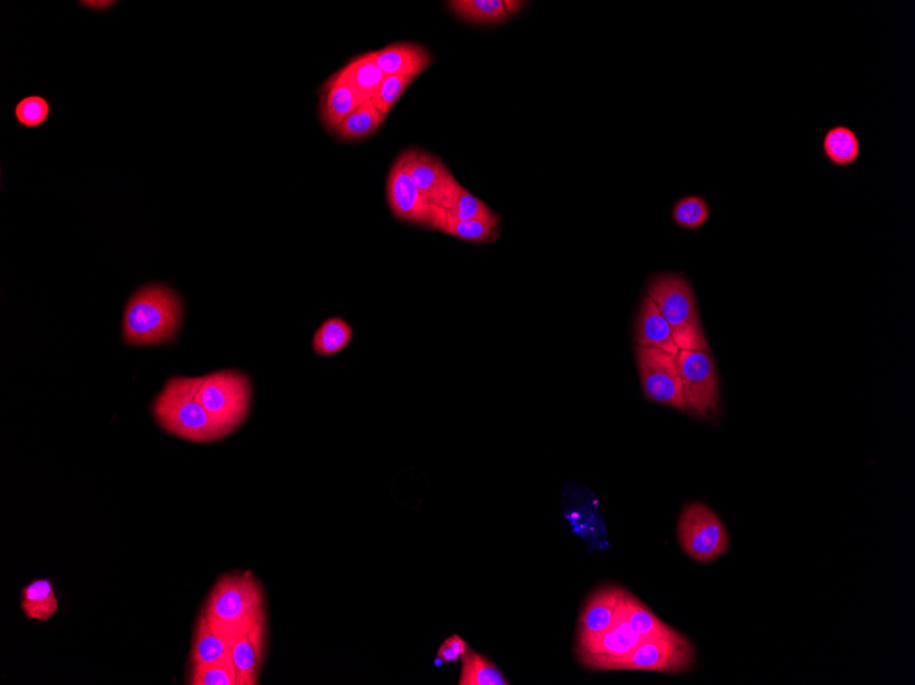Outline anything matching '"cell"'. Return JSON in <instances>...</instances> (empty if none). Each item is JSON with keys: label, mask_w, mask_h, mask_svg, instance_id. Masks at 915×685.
I'll return each instance as SVG.
<instances>
[{"label": "cell", "mask_w": 915, "mask_h": 685, "mask_svg": "<svg viewBox=\"0 0 915 685\" xmlns=\"http://www.w3.org/2000/svg\"><path fill=\"white\" fill-rule=\"evenodd\" d=\"M448 4L458 19L473 24H499L517 14L524 6L523 2L507 0H453Z\"/></svg>", "instance_id": "d6986e66"}, {"label": "cell", "mask_w": 915, "mask_h": 685, "mask_svg": "<svg viewBox=\"0 0 915 685\" xmlns=\"http://www.w3.org/2000/svg\"><path fill=\"white\" fill-rule=\"evenodd\" d=\"M230 645L227 639L213 630L206 616L201 613L194 631V641H192L191 666L213 664L225 659L230 654Z\"/></svg>", "instance_id": "cb8c5ba5"}, {"label": "cell", "mask_w": 915, "mask_h": 685, "mask_svg": "<svg viewBox=\"0 0 915 685\" xmlns=\"http://www.w3.org/2000/svg\"><path fill=\"white\" fill-rule=\"evenodd\" d=\"M194 382L197 400L223 427L234 433L247 421L252 387L246 373L218 371L194 378Z\"/></svg>", "instance_id": "5b68a950"}, {"label": "cell", "mask_w": 915, "mask_h": 685, "mask_svg": "<svg viewBox=\"0 0 915 685\" xmlns=\"http://www.w3.org/2000/svg\"><path fill=\"white\" fill-rule=\"evenodd\" d=\"M353 327L341 318H331L322 323L314 333L313 350L320 356L341 354L353 341Z\"/></svg>", "instance_id": "4316f807"}, {"label": "cell", "mask_w": 915, "mask_h": 685, "mask_svg": "<svg viewBox=\"0 0 915 685\" xmlns=\"http://www.w3.org/2000/svg\"><path fill=\"white\" fill-rule=\"evenodd\" d=\"M50 112V101L43 96L32 95L17 104L14 117L22 128L36 129L47 122Z\"/></svg>", "instance_id": "4dcf8cb0"}, {"label": "cell", "mask_w": 915, "mask_h": 685, "mask_svg": "<svg viewBox=\"0 0 915 685\" xmlns=\"http://www.w3.org/2000/svg\"><path fill=\"white\" fill-rule=\"evenodd\" d=\"M635 352L644 395L653 403L686 412L677 355L637 345Z\"/></svg>", "instance_id": "9c48e42d"}, {"label": "cell", "mask_w": 915, "mask_h": 685, "mask_svg": "<svg viewBox=\"0 0 915 685\" xmlns=\"http://www.w3.org/2000/svg\"><path fill=\"white\" fill-rule=\"evenodd\" d=\"M83 8L92 9L94 11H107L116 4V2H78Z\"/></svg>", "instance_id": "836d02e7"}, {"label": "cell", "mask_w": 915, "mask_h": 685, "mask_svg": "<svg viewBox=\"0 0 915 685\" xmlns=\"http://www.w3.org/2000/svg\"><path fill=\"white\" fill-rule=\"evenodd\" d=\"M189 684L191 685H237V672L228 654L213 664L191 666Z\"/></svg>", "instance_id": "83f0119b"}, {"label": "cell", "mask_w": 915, "mask_h": 685, "mask_svg": "<svg viewBox=\"0 0 915 685\" xmlns=\"http://www.w3.org/2000/svg\"><path fill=\"white\" fill-rule=\"evenodd\" d=\"M337 75L365 104L366 101H370L378 85L386 77L377 65L375 51L357 56V58L348 62L342 70L337 72Z\"/></svg>", "instance_id": "ffe728a7"}, {"label": "cell", "mask_w": 915, "mask_h": 685, "mask_svg": "<svg viewBox=\"0 0 915 685\" xmlns=\"http://www.w3.org/2000/svg\"><path fill=\"white\" fill-rule=\"evenodd\" d=\"M416 81L415 77L386 76L375 95L372 96V104L383 117H387L402 98L406 89Z\"/></svg>", "instance_id": "f546056e"}, {"label": "cell", "mask_w": 915, "mask_h": 685, "mask_svg": "<svg viewBox=\"0 0 915 685\" xmlns=\"http://www.w3.org/2000/svg\"><path fill=\"white\" fill-rule=\"evenodd\" d=\"M460 685H508L507 678L499 667L488 660L487 656L467 649L462 656Z\"/></svg>", "instance_id": "d4e9b609"}, {"label": "cell", "mask_w": 915, "mask_h": 685, "mask_svg": "<svg viewBox=\"0 0 915 685\" xmlns=\"http://www.w3.org/2000/svg\"><path fill=\"white\" fill-rule=\"evenodd\" d=\"M642 641L643 639L632 631L620 606L614 624L591 641L575 645V654L586 670L617 672L621 662Z\"/></svg>", "instance_id": "30bf717a"}, {"label": "cell", "mask_w": 915, "mask_h": 685, "mask_svg": "<svg viewBox=\"0 0 915 685\" xmlns=\"http://www.w3.org/2000/svg\"><path fill=\"white\" fill-rule=\"evenodd\" d=\"M637 347L655 348L670 355H679L674 333L657 305L648 296L642 300L635 328Z\"/></svg>", "instance_id": "e0dca14e"}, {"label": "cell", "mask_w": 915, "mask_h": 685, "mask_svg": "<svg viewBox=\"0 0 915 685\" xmlns=\"http://www.w3.org/2000/svg\"><path fill=\"white\" fill-rule=\"evenodd\" d=\"M20 608L28 620L44 622L53 619L60 609L53 581L37 579L22 588Z\"/></svg>", "instance_id": "603a6c76"}, {"label": "cell", "mask_w": 915, "mask_h": 685, "mask_svg": "<svg viewBox=\"0 0 915 685\" xmlns=\"http://www.w3.org/2000/svg\"><path fill=\"white\" fill-rule=\"evenodd\" d=\"M695 648L685 635L646 638L625 656L618 671L658 672L676 675L692 670Z\"/></svg>", "instance_id": "ba28073f"}, {"label": "cell", "mask_w": 915, "mask_h": 685, "mask_svg": "<svg viewBox=\"0 0 915 685\" xmlns=\"http://www.w3.org/2000/svg\"><path fill=\"white\" fill-rule=\"evenodd\" d=\"M378 67L386 76L415 77L432 65L433 56L426 47L415 43L389 44L375 51Z\"/></svg>", "instance_id": "9a60e30c"}, {"label": "cell", "mask_w": 915, "mask_h": 685, "mask_svg": "<svg viewBox=\"0 0 915 685\" xmlns=\"http://www.w3.org/2000/svg\"><path fill=\"white\" fill-rule=\"evenodd\" d=\"M384 121L386 117L377 111L372 101H366L353 115H349L333 134L344 141L363 140L377 132Z\"/></svg>", "instance_id": "484cf974"}, {"label": "cell", "mask_w": 915, "mask_h": 685, "mask_svg": "<svg viewBox=\"0 0 915 685\" xmlns=\"http://www.w3.org/2000/svg\"><path fill=\"white\" fill-rule=\"evenodd\" d=\"M183 319V302L176 291L162 283L141 286L123 311V341L137 347L171 341Z\"/></svg>", "instance_id": "7a4b0ae2"}, {"label": "cell", "mask_w": 915, "mask_h": 685, "mask_svg": "<svg viewBox=\"0 0 915 685\" xmlns=\"http://www.w3.org/2000/svg\"><path fill=\"white\" fill-rule=\"evenodd\" d=\"M364 104L365 101L335 73L320 89L321 122L333 133Z\"/></svg>", "instance_id": "2e32d148"}, {"label": "cell", "mask_w": 915, "mask_h": 685, "mask_svg": "<svg viewBox=\"0 0 915 685\" xmlns=\"http://www.w3.org/2000/svg\"><path fill=\"white\" fill-rule=\"evenodd\" d=\"M152 412L166 433L191 443H216L232 434L197 400L194 378L169 379L157 395Z\"/></svg>", "instance_id": "3957f363"}, {"label": "cell", "mask_w": 915, "mask_h": 685, "mask_svg": "<svg viewBox=\"0 0 915 685\" xmlns=\"http://www.w3.org/2000/svg\"><path fill=\"white\" fill-rule=\"evenodd\" d=\"M467 649V643L460 635L450 637L440 645L438 660L444 662V664H454V662L462 660Z\"/></svg>", "instance_id": "d6a6232c"}, {"label": "cell", "mask_w": 915, "mask_h": 685, "mask_svg": "<svg viewBox=\"0 0 915 685\" xmlns=\"http://www.w3.org/2000/svg\"><path fill=\"white\" fill-rule=\"evenodd\" d=\"M646 289L647 296L669 323L680 350L711 352L700 323L697 298L691 283L685 276L674 273L657 274L648 280Z\"/></svg>", "instance_id": "277c9868"}, {"label": "cell", "mask_w": 915, "mask_h": 685, "mask_svg": "<svg viewBox=\"0 0 915 685\" xmlns=\"http://www.w3.org/2000/svg\"><path fill=\"white\" fill-rule=\"evenodd\" d=\"M387 200L395 218L412 225L431 224L433 206L417 188L403 166L402 161L395 162L388 175Z\"/></svg>", "instance_id": "7c38bea8"}, {"label": "cell", "mask_w": 915, "mask_h": 685, "mask_svg": "<svg viewBox=\"0 0 915 685\" xmlns=\"http://www.w3.org/2000/svg\"><path fill=\"white\" fill-rule=\"evenodd\" d=\"M267 616L246 635L230 645V655L237 672V685H256L261 675L267 651Z\"/></svg>", "instance_id": "5bb4252c"}, {"label": "cell", "mask_w": 915, "mask_h": 685, "mask_svg": "<svg viewBox=\"0 0 915 685\" xmlns=\"http://www.w3.org/2000/svg\"><path fill=\"white\" fill-rule=\"evenodd\" d=\"M677 536L687 556L700 564L713 563L724 556L731 543L719 514L702 502H691L682 509Z\"/></svg>", "instance_id": "8992f818"}, {"label": "cell", "mask_w": 915, "mask_h": 685, "mask_svg": "<svg viewBox=\"0 0 915 685\" xmlns=\"http://www.w3.org/2000/svg\"><path fill=\"white\" fill-rule=\"evenodd\" d=\"M202 613L214 631L234 643L267 616L261 581L251 570L223 575L208 594Z\"/></svg>", "instance_id": "6da1fadb"}, {"label": "cell", "mask_w": 915, "mask_h": 685, "mask_svg": "<svg viewBox=\"0 0 915 685\" xmlns=\"http://www.w3.org/2000/svg\"><path fill=\"white\" fill-rule=\"evenodd\" d=\"M500 218L494 220H460L451 217L448 209L433 206L429 228L472 243L495 242L500 237Z\"/></svg>", "instance_id": "ac0fdd59"}, {"label": "cell", "mask_w": 915, "mask_h": 685, "mask_svg": "<svg viewBox=\"0 0 915 685\" xmlns=\"http://www.w3.org/2000/svg\"><path fill=\"white\" fill-rule=\"evenodd\" d=\"M621 608H623L625 620L632 631L636 632L642 639L676 637L680 633L665 624L647 605H644L629 591L625 590Z\"/></svg>", "instance_id": "7402d4cb"}, {"label": "cell", "mask_w": 915, "mask_h": 685, "mask_svg": "<svg viewBox=\"0 0 915 685\" xmlns=\"http://www.w3.org/2000/svg\"><path fill=\"white\" fill-rule=\"evenodd\" d=\"M822 152L825 160L833 166L849 168L860 161L861 141L850 127L836 124L824 134Z\"/></svg>", "instance_id": "44dd1931"}, {"label": "cell", "mask_w": 915, "mask_h": 685, "mask_svg": "<svg viewBox=\"0 0 915 685\" xmlns=\"http://www.w3.org/2000/svg\"><path fill=\"white\" fill-rule=\"evenodd\" d=\"M624 592L625 588L609 585L591 594L580 613L578 644L591 641L614 624Z\"/></svg>", "instance_id": "4fadbf2b"}, {"label": "cell", "mask_w": 915, "mask_h": 685, "mask_svg": "<svg viewBox=\"0 0 915 685\" xmlns=\"http://www.w3.org/2000/svg\"><path fill=\"white\" fill-rule=\"evenodd\" d=\"M682 398L689 415L706 417L719 411L720 384L711 352L680 350L677 355Z\"/></svg>", "instance_id": "52a82bcc"}, {"label": "cell", "mask_w": 915, "mask_h": 685, "mask_svg": "<svg viewBox=\"0 0 915 685\" xmlns=\"http://www.w3.org/2000/svg\"><path fill=\"white\" fill-rule=\"evenodd\" d=\"M448 213L451 217L460 220H494L498 218V215H495L487 204L472 195L463 186Z\"/></svg>", "instance_id": "1f68e13d"}, {"label": "cell", "mask_w": 915, "mask_h": 685, "mask_svg": "<svg viewBox=\"0 0 915 685\" xmlns=\"http://www.w3.org/2000/svg\"><path fill=\"white\" fill-rule=\"evenodd\" d=\"M399 160L429 204L444 209L453 206L462 185L440 157L421 150H408Z\"/></svg>", "instance_id": "8fae6325"}, {"label": "cell", "mask_w": 915, "mask_h": 685, "mask_svg": "<svg viewBox=\"0 0 915 685\" xmlns=\"http://www.w3.org/2000/svg\"><path fill=\"white\" fill-rule=\"evenodd\" d=\"M671 217L680 228L697 230L708 222L710 207L703 197L687 196L675 204L674 209H671Z\"/></svg>", "instance_id": "f1b7e54d"}]
</instances>
